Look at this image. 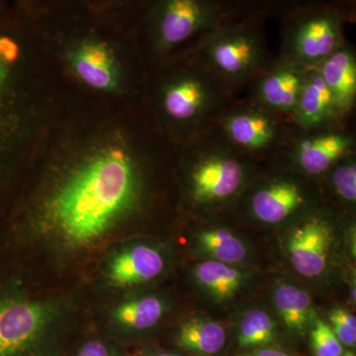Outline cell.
I'll use <instances>...</instances> for the list:
<instances>
[{
	"mask_svg": "<svg viewBox=\"0 0 356 356\" xmlns=\"http://www.w3.org/2000/svg\"><path fill=\"white\" fill-rule=\"evenodd\" d=\"M343 127L302 131L296 129L291 143L296 165L306 175L318 177L329 172L344 156L351 154L355 140Z\"/></svg>",
	"mask_w": 356,
	"mask_h": 356,
	"instance_id": "obj_9",
	"label": "cell"
},
{
	"mask_svg": "<svg viewBox=\"0 0 356 356\" xmlns=\"http://www.w3.org/2000/svg\"><path fill=\"white\" fill-rule=\"evenodd\" d=\"M341 356H355V355L353 351H346V353H343Z\"/></svg>",
	"mask_w": 356,
	"mask_h": 356,
	"instance_id": "obj_33",
	"label": "cell"
},
{
	"mask_svg": "<svg viewBox=\"0 0 356 356\" xmlns=\"http://www.w3.org/2000/svg\"><path fill=\"white\" fill-rule=\"evenodd\" d=\"M151 1L152 0H112V4L119 10L143 14Z\"/></svg>",
	"mask_w": 356,
	"mask_h": 356,
	"instance_id": "obj_29",
	"label": "cell"
},
{
	"mask_svg": "<svg viewBox=\"0 0 356 356\" xmlns=\"http://www.w3.org/2000/svg\"><path fill=\"white\" fill-rule=\"evenodd\" d=\"M250 356H290L287 353H283V351L275 350H261L257 351L254 355Z\"/></svg>",
	"mask_w": 356,
	"mask_h": 356,
	"instance_id": "obj_30",
	"label": "cell"
},
{
	"mask_svg": "<svg viewBox=\"0 0 356 356\" xmlns=\"http://www.w3.org/2000/svg\"><path fill=\"white\" fill-rule=\"evenodd\" d=\"M72 53V69L84 83L102 91L118 88V70L104 41L95 36H86Z\"/></svg>",
	"mask_w": 356,
	"mask_h": 356,
	"instance_id": "obj_14",
	"label": "cell"
},
{
	"mask_svg": "<svg viewBox=\"0 0 356 356\" xmlns=\"http://www.w3.org/2000/svg\"><path fill=\"white\" fill-rule=\"evenodd\" d=\"M332 243V229L322 220L312 219L298 227L288 243L290 261L295 270L306 277L322 274Z\"/></svg>",
	"mask_w": 356,
	"mask_h": 356,
	"instance_id": "obj_13",
	"label": "cell"
},
{
	"mask_svg": "<svg viewBox=\"0 0 356 356\" xmlns=\"http://www.w3.org/2000/svg\"><path fill=\"white\" fill-rule=\"evenodd\" d=\"M200 285L219 300L231 298L242 284L243 275L229 264L217 261L201 262L195 268Z\"/></svg>",
	"mask_w": 356,
	"mask_h": 356,
	"instance_id": "obj_21",
	"label": "cell"
},
{
	"mask_svg": "<svg viewBox=\"0 0 356 356\" xmlns=\"http://www.w3.org/2000/svg\"><path fill=\"white\" fill-rule=\"evenodd\" d=\"M274 303L288 329L299 334L305 331L312 315L308 293L292 285H280L274 292Z\"/></svg>",
	"mask_w": 356,
	"mask_h": 356,
	"instance_id": "obj_19",
	"label": "cell"
},
{
	"mask_svg": "<svg viewBox=\"0 0 356 356\" xmlns=\"http://www.w3.org/2000/svg\"><path fill=\"white\" fill-rule=\"evenodd\" d=\"M355 16V0H312L288 9L281 15L280 56L317 67L346 42L344 29Z\"/></svg>",
	"mask_w": 356,
	"mask_h": 356,
	"instance_id": "obj_3",
	"label": "cell"
},
{
	"mask_svg": "<svg viewBox=\"0 0 356 356\" xmlns=\"http://www.w3.org/2000/svg\"><path fill=\"white\" fill-rule=\"evenodd\" d=\"M238 18L219 0H152L143 23L156 48L172 51Z\"/></svg>",
	"mask_w": 356,
	"mask_h": 356,
	"instance_id": "obj_5",
	"label": "cell"
},
{
	"mask_svg": "<svg viewBox=\"0 0 356 356\" xmlns=\"http://www.w3.org/2000/svg\"><path fill=\"white\" fill-rule=\"evenodd\" d=\"M276 339V325L268 314L261 310L248 312L238 329V344L243 348L267 346Z\"/></svg>",
	"mask_w": 356,
	"mask_h": 356,
	"instance_id": "obj_23",
	"label": "cell"
},
{
	"mask_svg": "<svg viewBox=\"0 0 356 356\" xmlns=\"http://www.w3.org/2000/svg\"><path fill=\"white\" fill-rule=\"evenodd\" d=\"M53 321L50 306L32 301L0 282V356H29Z\"/></svg>",
	"mask_w": 356,
	"mask_h": 356,
	"instance_id": "obj_8",
	"label": "cell"
},
{
	"mask_svg": "<svg viewBox=\"0 0 356 356\" xmlns=\"http://www.w3.org/2000/svg\"><path fill=\"white\" fill-rule=\"evenodd\" d=\"M153 356H184L181 355H177V353H156Z\"/></svg>",
	"mask_w": 356,
	"mask_h": 356,
	"instance_id": "obj_31",
	"label": "cell"
},
{
	"mask_svg": "<svg viewBox=\"0 0 356 356\" xmlns=\"http://www.w3.org/2000/svg\"><path fill=\"white\" fill-rule=\"evenodd\" d=\"M198 242L215 261L222 264H238L247 257V250L242 241L224 229H209L198 235Z\"/></svg>",
	"mask_w": 356,
	"mask_h": 356,
	"instance_id": "obj_22",
	"label": "cell"
},
{
	"mask_svg": "<svg viewBox=\"0 0 356 356\" xmlns=\"http://www.w3.org/2000/svg\"><path fill=\"white\" fill-rule=\"evenodd\" d=\"M330 325L339 343L355 348L356 344V318L343 308H334L329 313Z\"/></svg>",
	"mask_w": 356,
	"mask_h": 356,
	"instance_id": "obj_27",
	"label": "cell"
},
{
	"mask_svg": "<svg viewBox=\"0 0 356 356\" xmlns=\"http://www.w3.org/2000/svg\"><path fill=\"white\" fill-rule=\"evenodd\" d=\"M163 268L165 259L158 250L139 245L123 250L112 259L108 276L117 286H133L154 280Z\"/></svg>",
	"mask_w": 356,
	"mask_h": 356,
	"instance_id": "obj_17",
	"label": "cell"
},
{
	"mask_svg": "<svg viewBox=\"0 0 356 356\" xmlns=\"http://www.w3.org/2000/svg\"><path fill=\"white\" fill-rule=\"evenodd\" d=\"M222 137L236 151L259 153L287 142L296 130L289 117L248 99L236 102L217 124Z\"/></svg>",
	"mask_w": 356,
	"mask_h": 356,
	"instance_id": "obj_7",
	"label": "cell"
},
{
	"mask_svg": "<svg viewBox=\"0 0 356 356\" xmlns=\"http://www.w3.org/2000/svg\"><path fill=\"white\" fill-rule=\"evenodd\" d=\"M142 179L132 156L107 149L84 163L54 194L46 211L51 231L65 245L99 240L139 201Z\"/></svg>",
	"mask_w": 356,
	"mask_h": 356,
	"instance_id": "obj_1",
	"label": "cell"
},
{
	"mask_svg": "<svg viewBox=\"0 0 356 356\" xmlns=\"http://www.w3.org/2000/svg\"><path fill=\"white\" fill-rule=\"evenodd\" d=\"M29 1V0H18V2H19V4L26 3V2ZM74 1H77V0H74ZM79 1L84 2L88 1V0H79Z\"/></svg>",
	"mask_w": 356,
	"mask_h": 356,
	"instance_id": "obj_34",
	"label": "cell"
},
{
	"mask_svg": "<svg viewBox=\"0 0 356 356\" xmlns=\"http://www.w3.org/2000/svg\"><path fill=\"white\" fill-rule=\"evenodd\" d=\"M238 17L243 16H262L273 13L282 15L292 7L306 3L312 0H219Z\"/></svg>",
	"mask_w": 356,
	"mask_h": 356,
	"instance_id": "obj_24",
	"label": "cell"
},
{
	"mask_svg": "<svg viewBox=\"0 0 356 356\" xmlns=\"http://www.w3.org/2000/svg\"><path fill=\"white\" fill-rule=\"evenodd\" d=\"M306 203L305 191L291 178H273L255 189L250 208L257 219L275 224Z\"/></svg>",
	"mask_w": 356,
	"mask_h": 356,
	"instance_id": "obj_15",
	"label": "cell"
},
{
	"mask_svg": "<svg viewBox=\"0 0 356 356\" xmlns=\"http://www.w3.org/2000/svg\"><path fill=\"white\" fill-rule=\"evenodd\" d=\"M311 343L316 356H341L343 344L339 343L331 325L321 318L316 320L311 331Z\"/></svg>",
	"mask_w": 356,
	"mask_h": 356,
	"instance_id": "obj_26",
	"label": "cell"
},
{
	"mask_svg": "<svg viewBox=\"0 0 356 356\" xmlns=\"http://www.w3.org/2000/svg\"><path fill=\"white\" fill-rule=\"evenodd\" d=\"M163 312L165 306L161 299L147 296L121 304L115 309L113 318L125 329L144 331L158 324Z\"/></svg>",
	"mask_w": 356,
	"mask_h": 356,
	"instance_id": "obj_20",
	"label": "cell"
},
{
	"mask_svg": "<svg viewBox=\"0 0 356 356\" xmlns=\"http://www.w3.org/2000/svg\"><path fill=\"white\" fill-rule=\"evenodd\" d=\"M290 118L295 127L302 131L343 127L346 118L315 67L307 70L303 88Z\"/></svg>",
	"mask_w": 356,
	"mask_h": 356,
	"instance_id": "obj_11",
	"label": "cell"
},
{
	"mask_svg": "<svg viewBox=\"0 0 356 356\" xmlns=\"http://www.w3.org/2000/svg\"><path fill=\"white\" fill-rule=\"evenodd\" d=\"M307 70L282 56L273 58L252 81L250 99L290 118L303 88Z\"/></svg>",
	"mask_w": 356,
	"mask_h": 356,
	"instance_id": "obj_10",
	"label": "cell"
},
{
	"mask_svg": "<svg viewBox=\"0 0 356 356\" xmlns=\"http://www.w3.org/2000/svg\"><path fill=\"white\" fill-rule=\"evenodd\" d=\"M4 8L0 10V186L6 175L7 140L10 138L15 67L22 54L20 37L7 22Z\"/></svg>",
	"mask_w": 356,
	"mask_h": 356,
	"instance_id": "obj_12",
	"label": "cell"
},
{
	"mask_svg": "<svg viewBox=\"0 0 356 356\" xmlns=\"http://www.w3.org/2000/svg\"><path fill=\"white\" fill-rule=\"evenodd\" d=\"M235 102V90L194 54L188 67L172 77L161 93V108L165 118L191 140L216 127Z\"/></svg>",
	"mask_w": 356,
	"mask_h": 356,
	"instance_id": "obj_2",
	"label": "cell"
},
{
	"mask_svg": "<svg viewBox=\"0 0 356 356\" xmlns=\"http://www.w3.org/2000/svg\"><path fill=\"white\" fill-rule=\"evenodd\" d=\"M6 1L7 0H0V10L6 6Z\"/></svg>",
	"mask_w": 356,
	"mask_h": 356,
	"instance_id": "obj_32",
	"label": "cell"
},
{
	"mask_svg": "<svg viewBox=\"0 0 356 356\" xmlns=\"http://www.w3.org/2000/svg\"><path fill=\"white\" fill-rule=\"evenodd\" d=\"M315 69L346 118L355 109L356 102V56L353 46L344 42Z\"/></svg>",
	"mask_w": 356,
	"mask_h": 356,
	"instance_id": "obj_16",
	"label": "cell"
},
{
	"mask_svg": "<svg viewBox=\"0 0 356 356\" xmlns=\"http://www.w3.org/2000/svg\"><path fill=\"white\" fill-rule=\"evenodd\" d=\"M192 140L198 151L189 170L191 198L199 204L222 202L242 191L247 182V166L217 126Z\"/></svg>",
	"mask_w": 356,
	"mask_h": 356,
	"instance_id": "obj_6",
	"label": "cell"
},
{
	"mask_svg": "<svg viewBox=\"0 0 356 356\" xmlns=\"http://www.w3.org/2000/svg\"><path fill=\"white\" fill-rule=\"evenodd\" d=\"M224 327L213 321L193 318L180 327L178 343L185 350L201 355H214L226 344Z\"/></svg>",
	"mask_w": 356,
	"mask_h": 356,
	"instance_id": "obj_18",
	"label": "cell"
},
{
	"mask_svg": "<svg viewBox=\"0 0 356 356\" xmlns=\"http://www.w3.org/2000/svg\"><path fill=\"white\" fill-rule=\"evenodd\" d=\"M262 16H243L194 44L193 54L229 88L252 83L270 64Z\"/></svg>",
	"mask_w": 356,
	"mask_h": 356,
	"instance_id": "obj_4",
	"label": "cell"
},
{
	"mask_svg": "<svg viewBox=\"0 0 356 356\" xmlns=\"http://www.w3.org/2000/svg\"><path fill=\"white\" fill-rule=\"evenodd\" d=\"M329 170L330 182L339 198L348 203L356 201V165L351 154L344 156Z\"/></svg>",
	"mask_w": 356,
	"mask_h": 356,
	"instance_id": "obj_25",
	"label": "cell"
},
{
	"mask_svg": "<svg viewBox=\"0 0 356 356\" xmlns=\"http://www.w3.org/2000/svg\"><path fill=\"white\" fill-rule=\"evenodd\" d=\"M76 356H111V353L102 341H89L81 346Z\"/></svg>",
	"mask_w": 356,
	"mask_h": 356,
	"instance_id": "obj_28",
	"label": "cell"
}]
</instances>
